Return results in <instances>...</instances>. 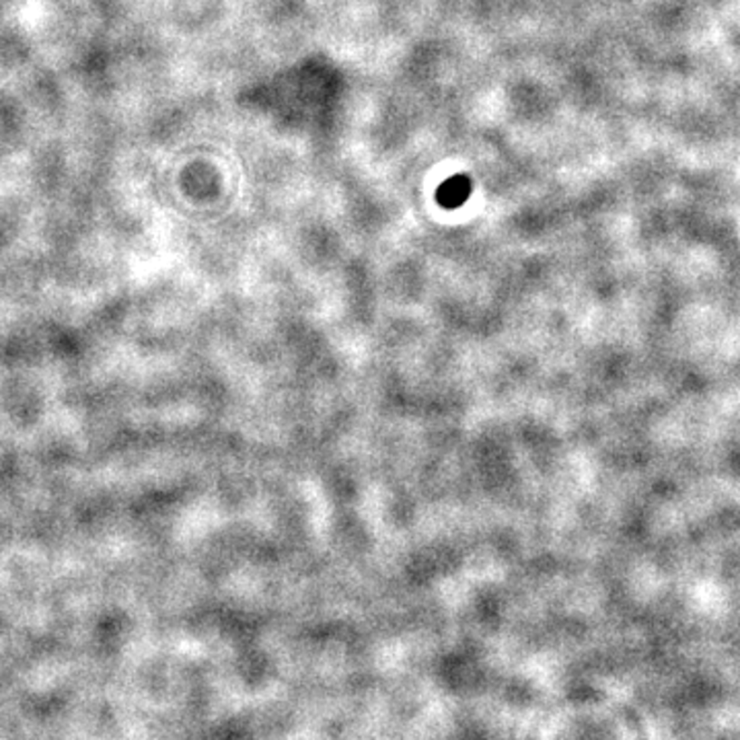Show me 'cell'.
<instances>
[{
  "mask_svg": "<svg viewBox=\"0 0 740 740\" xmlns=\"http://www.w3.org/2000/svg\"><path fill=\"white\" fill-rule=\"evenodd\" d=\"M471 194V181L465 175H455V178L447 179L438 187V204L445 206V208H459Z\"/></svg>",
  "mask_w": 740,
  "mask_h": 740,
  "instance_id": "6da1fadb",
  "label": "cell"
}]
</instances>
